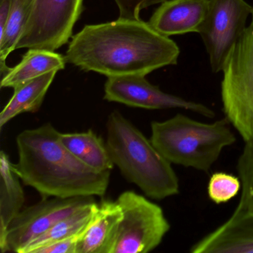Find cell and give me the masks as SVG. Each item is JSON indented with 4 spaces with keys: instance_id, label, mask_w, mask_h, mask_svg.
<instances>
[{
    "instance_id": "obj_7",
    "label": "cell",
    "mask_w": 253,
    "mask_h": 253,
    "mask_svg": "<svg viewBox=\"0 0 253 253\" xmlns=\"http://www.w3.org/2000/svg\"><path fill=\"white\" fill-rule=\"evenodd\" d=\"M84 0H35L16 49L55 51L69 42L84 10Z\"/></svg>"
},
{
    "instance_id": "obj_18",
    "label": "cell",
    "mask_w": 253,
    "mask_h": 253,
    "mask_svg": "<svg viewBox=\"0 0 253 253\" xmlns=\"http://www.w3.org/2000/svg\"><path fill=\"white\" fill-rule=\"evenodd\" d=\"M97 205L98 204L96 202L88 204L62 219L45 233L28 244L20 253H32L38 247L81 233L92 219Z\"/></svg>"
},
{
    "instance_id": "obj_2",
    "label": "cell",
    "mask_w": 253,
    "mask_h": 253,
    "mask_svg": "<svg viewBox=\"0 0 253 253\" xmlns=\"http://www.w3.org/2000/svg\"><path fill=\"white\" fill-rule=\"evenodd\" d=\"M60 134L49 123L20 133L14 172L45 198L104 195L111 171H96L81 162L66 149Z\"/></svg>"
},
{
    "instance_id": "obj_6",
    "label": "cell",
    "mask_w": 253,
    "mask_h": 253,
    "mask_svg": "<svg viewBox=\"0 0 253 253\" xmlns=\"http://www.w3.org/2000/svg\"><path fill=\"white\" fill-rule=\"evenodd\" d=\"M117 201L124 216L112 253H147L158 247L170 229L162 208L133 191Z\"/></svg>"
},
{
    "instance_id": "obj_23",
    "label": "cell",
    "mask_w": 253,
    "mask_h": 253,
    "mask_svg": "<svg viewBox=\"0 0 253 253\" xmlns=\"http://www.w3.org/2000/svg\"><path fill=\"white\" fill-rule=\"evenodd\" d=\"M84 231L69 238L38 247L32 253H77L78 243Z\"/></svg>"
},
{
    "instance_id": "obj_19",
    "label": "cell",
    "mask_w": 253,
    "mask_h": 253,
    "mask_svg": "<svg viewBox=\"0 0 253 253\" xmlns=\"http://www.w3.org/2000/svg\"><path fill=\"white\" fill-rule=\"evenodd\" d=\"M35 0H11V11L3 37L0 38V63L16 50L19 40L27 24Z\"/></svg>"
},
{
    "instance_id": "obj_9",
    "label": "cell",
    "mask_w": 253,
    "mask_h": 253,
    "mask_svg": "<svg viewBox=\"0 0 253 253\" xmlns=\"http://www.w3.org/2000/svg\"><path fill=\"white\" fill-rule=\"evenodd\" d=\"M95 202L93 196L54 198L44 199L35 205L22 210L8 226L2 253H20L34 240L52 227L64 217L80 209Z\"/></svg>"
},
{
    "instance_id": "obj_3",
    "label": "cell",
    "mask_w": 253,
    "mask_h": 253,
    "mask_svg": "<svg viewBox=\"0 0 253 253\" xmlns=\"http://www.w3.org/2000/svg\"><path fill=\"white\" fill-rule=\"evenodd\" d=\"M106 147L114 164L130 183L146 196L163 200L179 193L177 174L151 140L120 112H112L106 123Z\"/></svg>"
},
{
    "instance_id": "obj_10",
    "label": "cell",
    "mask_w": 253,
    "mask_h": 253,
    "mask_svg": "<svg viewBox=\"0 0 253 253\" xmlns=\"http://www.w3.org/2000/svg\"><path fill=\"white\" fill-rule=\"evenodd\" d=\"M138 75L108 77L105 84L104 99L131 107L142 109H183L213 118L214 112L205 105L189 101L161 91Z\"/></svg>"
},
{
    "instance_id": "obj_15",
    "label": "cell",
    "mask_w": 253,
    "mask_h": 253,
    "mask_svg": "<svg viewBox=\"0 0 253 253\" xmlns=\"http://www.w3.org/2000/svg\"><path fill=\"white\" fill-rule=\"evenodd\" d=\"M0 248L4 245L8 226L22 211L25 194L20 178L14 172L8 155L0 153Z\"/></svg>"
},
{
    "instance_id": "obj_11",
    "label": "cell",
    "mask_w": 253,
    "mask_h": 253,
    "mask_svg": "<svg viewBox=\"0 0 253 253\" xmlns=\"http://www.w3.org/2000/svg\"><path fill=\"white\" fill-rule=\"evenodd\" d=\"M210 2V0H167L155 10L148 23L164 36L199 33Z\"/></svg>"
},
{
    "instance_id": "obj_5",
    "label": "cell",
    "mask_w": 253,
    "mask_h": 253,
    "mask_svg": "<svg viewBox=\"0 0 253 253\" xmlns=\"http://www.w3.org/2000/svg\"><path fill=\"white\" fill-rule=\"evenodd\" d=\"M228 56L220 85L223 112L245 143L253 141V11Z\"/></svg>"
},
{
    "instance_id": "obj_17",
    "label": "cell",
    "mask_w": 253,
    "mask_h": 253,
    "mask_svg": "<svg viewBox=\"0 0 253 253\" xmlns=\"http://www.w3.org/2000/svg\"><path fill=\"white\" fill-rule=\"evenodd\" d=\"M57 72L45 74L14 88V95L0 114V128L17 115L38 112Z\"/></svg>"
},
{
    "instance_id": "obj_22",
    "label": "cell",
    "mask_w": 253,
    "mask_h": 253,
    "mask_svg": "<svg viewBox=\"0 0 253 253\" xmlns=\"http://www.w3.org/2000/svg\"><path fill=\"white\" fill-rule=\"evenodd\" d=\"M119 9V18L140 20L142 10L161 4L167 0H115Z\"/></svg>"
},
{
    "instance_id": "obj_12",
    "label": "cell",
    "mask_w": 253,
    "mask_h": 253,
    "mask_svg": "<svg viewBox=\"0 0 253 253\" xmlns=\"http://www.w3.org/2000/svg\"><path fill=\"white\" fill-rule=\"evenodd\" d=\"M192 253H253V215L234 211L229 219L194 244Z\"/></svg>"
},
{
    "instance_id": "obj_8",
    "label": "cell",
    "mask_w": 253,
    "mask_h": 253,
    "mask_svg": "<svg viewBox=\"0 0 253 253\" xmlns=\"http://www.w3.org/2000/svg\"><path fill=\"white\" fill-rule=\"evenodd\" d=\"M253 11V6L245 0H210L207 17L198 34L214 73L223 70L228 56L245 32Z\"/></svg>"
},
{
    "instance_id": "obj_16",
    "label": "cell",
    "mask_w": 253,
    "mask_h": 253,
    "mask_svg": "<svg viewBox=\"0 0 253 253\" xmlns=\"http://www.w3.org/2000/svg\"><path fill=\"white\" fill-rule=\"evenodd\" d=\"M66 149L90 168L98 171H111L115 167L106 143L92 130L81 133H60Z\"/></svg>"
},
{
    "instance_id": "obj_4",
    "label": "cell",
    "mask_w": 253,
    "mask_h": 253,
    "mask_svg": "<svg viewBox=\"0 0 253 253\" xmlns=\"http://www.w3.org/2000/svg\"><path fill=\"white\" fill-rule=\"evenodd\" d=\"M151 141L171 164L208 171L224 148L236 141L226 118L204 124L177 114L151 124Z\"/></svg>"
},
{
    "instance_id": "obj_21",
    "label": "cell",
    "mask_w": 253,
    "mask_h": 253,
    "mask_svg": "<svg viewBox=\"0 0 253 253\" xmlns=\"http://www.w3.org/2000/svg\"><path fill=\"white\" fill-rule=\"evenodd\" d=\"M241 186L239 178L235 176L224 172L214 173L209 182V197L215 204L226 203L238 195Z\"/></svg>"
},
{
    "instance_id": "obj_14",
    "label": "cell",
    "mask_w": 253,
    "mask_h": 253,
    "mask_svg": "<svg viewBox=\"0 0 253 253\" xmlns=\"http://www.w3.org/2000/svg\"><path fill=\"white\" fill-rule=\"evenodd\" d=\"M65 57L55 51L45 49H29L21 61L1 80L2 88H15L32 80L66 67Z\"/></svg>"
},
{
    "instance_id": "obj_20",
    "label": "cell",
    "mask_w": 253,
    "mask_h": 253,
    "mask_svg": "<svg viewBox=\"0 0 253 253\" xmlns=\"http://www.w3.org/2000/svg\"><path fill=\"white\" fill-rule=\"evenodd\" d=\"M241 196L235 211L253 215V141L245 143L238 164Z\"/></svg>"
},
{
    "instance_id": "obj_1",
    "label": "cell",
    "mask_w": 253,
    "mask_h": 253,
    "mask_svg": "<svg viewBox=\"0 0 253 253\" xmlns=\"http://www.w3.org/2000/svg\"><path fill=\"white\" fill-rule=\"evenodd\" d=\"M180 48L169 37L141 20L86 25L74 35L66 63L107 77L138 75L177 65Z\"/></svg>"
},
{
    "instance_id": "obj_13",
    "label": "cell",
    "mask_w": 253,
    "mask_h": 253,
    "mask_svg": "<svg viewBox=\"0 0 253 253\" xmlns=\"http://www.w3.org/2000/svg\"><path fill=\"white\" fill-rule=\"evenodd\" d=\"M123 216L118 201H102L83 232L77 253H112Z\"/></svg>"
}]
</instances>
